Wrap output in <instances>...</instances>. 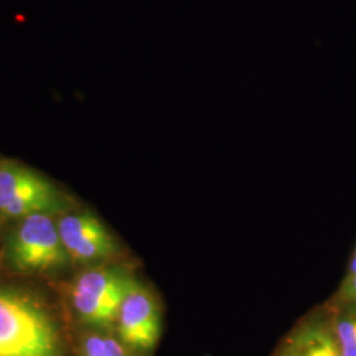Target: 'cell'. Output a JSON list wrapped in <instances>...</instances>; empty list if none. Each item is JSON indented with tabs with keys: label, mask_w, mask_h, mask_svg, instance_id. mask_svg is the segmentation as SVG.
<instances>
[{
	"label": "cell",
	"mask_w": 356,
	"mask_h": 356,
	"mask_svg": "<svg viewBox=\"0 0 356 356\" xmlns=\"http://www.w3.org/2000/svg\"><path fill=\"white\" fill-rule=\"evenodd\" d=\"M116 329L119 341L136 351H149L161 335V316L156 298L136 282L120 306Z\"/></svg>",
	"instance_id": "5b68a950"
},
{
	"label": "cell",
	"mask_w": 356,
	"mask_h": 356,
	"mask_svg": "<svg viewBox=\"0 0 356 356\" xmlns=\"http://www.w3.org/2000/svg\"><path fill=\"white\" fill-rule=\"evenodd\" d=\"M342 296L347 301L356 302V275L348 276V279L344 282Z\"/></svg>",
	"instance_id": "30bf717a"
},
{
	"label": "cell",
	"mask_w": 356,
	"mask_h": 356,
	"mask_svg": "<svg viewBox=\"0 0 356 356\" xmlns=\"http://www.w3.org/2000/svg\"><path fill=\"white\" fill-rule=\"evenodd\" d=\"M58 232L65 251L76 263H98L110 259L116 252L113 235L97 216L89 213H73L58 222Z\"/></svg>",
	"instance_id": "8992f818"
},
{
	"label": "cell",
	"mask_w": 356,
	"mask_h": 356,
	"mask_svg": "<svg viewBox=\"0 0 356 356\" xmlns=\"http://www.w3.org/2000/svg\"><path fill=\"white\" fill-rule=\"evenodd\" d=\"M136 282L124 268H90L76 277L70 288L73 307L78 317L89 325L113 326L126 296Z\"/></svg>",
	"instance_id": "7a4b0ae2"
},
{
	"label": "cell",
	"mask_w": 356,
	"mask_h": 356,
	"mask_svg": "<svg viewBox=\"0 0 356 356\" xmlns=\"http://www.w3.org/2000/svg\"><path fill=\"white\" fill-rule=\"evenodd\" d=\"M61 204L58 191L36 172L15 164L0 165V214L23 219L47 214Z\"/></svg>",
	"instance_id": "277c9868"
},
{
	"label": "cell",
	"mask_w": 356,
	"mask_h": 356,
	"mask_svg": "<svg viewBox=\"0 0 356 356\" xmlns=\"http://www.w3.org/2000/svg\"><path fill=\"white\" fill-rule=\"evenodd\" d=\"M8 259L16 269L31 273L58 270L70 260L57 222L45 213L23 218L8 243Z\"/></svg>",
	"instance_id": "3957f363"
},
{
	"label": "cell",
	"mask_w": 356,
	"mask_h": 356,
	"mask_svg": "<svg viewBox=\"0 0 356 356\" xmlns=\"http://www.w3.org/2000/svg\"><path fill=\"white\" fill-rule=\"evenodd\" d=\"M83 356H129L124 344L108 335L90 334L83 342Z\"/></svg>",
	"instance_id": "ba28073f"
},
{
	"label": "cell",
	"mask_w": 356,
	"mask_h": 356,
	"mask_svg": "<svg viewBox=\"0 0 356 356\" xmlns=\"http://www.w3.org/2000/svg\"><path fill=\"white\" fill-rule=\"evenodd\" d=\"M332 331L342 348L343 355L356 356V310L341 316Z\"/></svg>",
	"instance_id": "9c48e42d"
},
{
	"label": "cell",
	"mask_w": 356,
	"mask_h": 356,
	"mask_svg": "<svg viewBox=\"0 0 356 356\" xmlns=\"http://www.w3.org/2000/svg\"><path fill=\"white\" fill-rule=\"evenodd\" d=\"M0 356H61L48 310L28 293L0 288Z\"/></svg>",
	"instance_id": "6da1fadb"
},
{
	"label": "cell",
	"mask_w": 356,
	"mask_h": 356,
	"mask_svg": "<svg viewBox=\"0 0 356 356\" xmlns=\"http://www.w3.org/2000/svg\"><path fill=\"white\" fill-rule=\"evenodd\" d=\"M282 356H344L334 331L306 323L288 338Z\"/></svg>",
	"instance_id": "52a82bcc"
},
{
	"label": "cell",
	"mask_w": 356,
	"mask_h": 356,
	"mask_svg": "<svg viewBox=\"0 0 356 356\" xmlns=\"http://www.w3.org/2000/svg\"><path fill=\"white\" fill-rule=\"evenodd\" d=\"M356 275V251L354 254V259L351 261V267H350V276H354Z\"/></svg>",
	"instance_id": "8fae6325"
}]
</instances>
